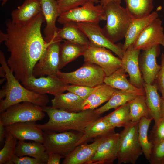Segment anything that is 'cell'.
Instances as JSON below:
<instances>
[{"instance_id": "4fadbf2b", "label": "cell", "mask_w": 164, "mask_h": 164, "mask_svg": "<svg viewBox=\"0 0 164 164\" xmlns=\"http://www.w3.org/2000/svg\"><path fill=\"white\" fill-rule=\"evenodd\" d=\"M22 84L27 89L37 93L49 94L54 96L66 91L69 85L57 76L49 75L37 77L33 75Z\"/></svg>"}, {"instance_id": "4dcf8cb0", "label": "cell", "mask_w": 164, "mask_h": 164, "mask_svg": "<svg viewBox=\"0 0 164 164\" xmlns=\"http://www.w3.org/2000/svg\"><path fill=\"white\" fill-rule=\"evenodd\" d=\"M139 95H141L117 89L107 102L101 107L95 109V111L97 114L101 115L110 109H115L124 105Z\"/></svg>"}, {"instance_id": "8fae6325", "label": "cell", "mask_w": 164, "mask_h": 164, "mask_svg": "<svg viewBox=\"0 0 164 164\" xmlns=\"http://www.w3.org/2000/svg\"><path fill=\"white\" fill-rule=\"evenodd\" d=\"M61 40H56L48 47L35 65L32 75L35 77L57 76L60 68V51Z\"/></svg>"}, {"instance_id": "cb8c5ba5", "label": "cell", "mask_w": 164, "mask_h": 164, "mask_svg": "<svg viewBox=\"0 0 164 164\" xmlns=\"http://www.w3.org/2000/svg\"><path fill=\"white\" fill-rule=\"evenodd\" d=\"M84 101L76 94L68 91L54 96L51 100L52 106L68 112H78L82 111Z\"/></svg>"}, {"instance_id": "11a10c76", "label": "cell", "mask_w": 164, "mask_h": 164, "mask_svg": "<svg viewBox=\"0 0 164 164\" xmlns=\"http://www.w3.org/2000/svg\"></svg>"}, {"instance_id": "836d02e7", "label": "cell", "mask_w": 164, "mask_h": 164, "mask_svg": "<svg viewBox=\"0 0 164 164\" xmlns=\"http://www.w3.org/2000/svg\"><path fill=\"white\" fill-rule=\"evenodd\" d=\"M153 119L142 117L138 122V138L145 159L149 160L153 144L149 140L148 132L149 126Z\"/></svg>"}, {"instance_id": "1f68e13d", "label": "cell", "mask_w": 164, "mask_h": 164, "mask_svg": "<svg viewBox=\"0 0 164 164\" xmlns=\"http://www.w3.org/2000/svg\"><path fill=\"white\" fill-rule=\"evenodd\" d=\"M126 9L133 19L141 18L151 13L153 0H124Z\"/></svg>"}, {"instance_id": "4316f807", "label": "cell", "mask_w": 164, "mask_h": 164, "mask_svg": "<svg viewBox=\"0 0 164 164\" xmlns=\"http://www.w3.org/2000/svg\"><path fill=\"white\" fill-rule=\"evenodd\" d=\"M117 89L104 84L99 87L85 100L82 111L95 109L103 103L108 101Z\"/></svg>"}, {"instance_id": "ee69618b", "label": "cell", "mask_w": 164, "mask_h": 164, "mask_svg": "<svg viewBox=\"0 0 164 164\" xmlns=\"http://www.w3.org/2000/svg\"><path fill=\"white\" fill-rule=\"evenodd\" d=\"M6 130L5 126L0 122V142L2 143L5 139Z\"/></svg>"}, {"instance_id": "44dd1931", "label": "cell", "mask_w": 164, "mask_h": 164, "mask_svg": "<svg viewBox=\"0 0 164 164\" xmlns=\"http://www.w3.org/2000/svg\"><path fill=\"white\" fill-rule=\"evenodd\" d=\"M158 16V12L155 11L145 17L133 19L125 35V41L122 46L123 50L125 51L132 46L143 31Z\"/></svg>"}, {"instance_id": "c3c4849f", "label": "cell", "mask_w": 164, "mask_h": 164, "mask_svg": "<svg viewBox=\"0 0 164 164\" xmlns=\"http://www.w3.org/2000/svg\"><path fill=\"white\" fill-rule=\"evenodd\" d=\"M0 77L2 78H6L5 73L3 67L1 66L0 68Z\"/></svg>"}, {"instance_id": "6da1fadb", "label": "cell", "mask_w": 164, "mask_h": 164, "mask_svg": "<svg viewBox=\"0 0 164 164\" xmlns=\"http://www.w3.org/2000/svg\"><path fill=\"white\" fill-rule=\"evenodd\" d=\"M45 21L41 12L30 21L16 24L5 21L8 39L5 41L10 56L8 65L16 78L22 84L32 75L34 67L51 43H46L41 32Z\"/></svg>"}, {"instance_id": "7402d4cb", "label": "cell", "mask_w": 164, "mask_h": 164, "mask_svg": "<svg viewBox=\"0 0 164 164\" xmlns=\"http://www.w3.org/2000/svg\"><path fill=\"white\" fill-rule=\"evenodd\" d=\"M40 0H25L23 4L12 12V22L15 24L27 22L41 12Z\"/></svg>"}, {"instance_id": "e575fe53", "label": "cell", "mask_w": 164, "mask_h": 164, "mask_svg": "<svg viewBox=\"0 0 164 164\" xmlns=\"http://www.w3.org/2000/svg\"><path fill=\"white\" fill-rule=\"evenodd\" d=\"M129 112V105L128 102L104 117L109 124L114 128L124 127L131 121Z\"/></svg>"}, {"instance_id": "7bdbcfd3", "label": "cell", "mask_w": 164, "mask_h": 164, "mask_svg": "<svg viewBox=\"0 0 164 164\" xmlns=\"http://www.w3.org/2000/svg\"><path fill=\"white\" fill-rule=\"evenodd\" d=\"M48 159L46 164H60L61 159L64 157L61 155L54 152L48 154Z\"/></svg>"}, {"instance_id": "f5cc1de1", "label": "cell", "mask_w": 164, "mask_h": 164, "mask_svg": "<svg viewBox=\"0 0 164 164\" xmlns=\"http://www.w3.org/2000/svg\"><path fill=\"white\" fill-rule=\"evenodd\" d=\"M163 164H164V163H163Z\"/></svg>"}, {"instance_id": "9c48e42d", "label": "cell", "mask_w": 164, "mask_h": 164, "mask_svg": "<svg viewBox=\"0 0 164 164\" xmlns=\"http://www.w3.org/2000/svg\"><path fill=\"white\" fill-rule=\"evenodd\" d=\"M104 7L100 4L95 5L92 2L61 13L58 22L63 25L68 22H94L99 23L101 20L106 21Z\"/></svg>"}, {"instance_id": "74e56055", "label": "cell", "mask_w": 164, "mask_h": 164, "mask_svg": "<svg viewBox=\"0 0 164 164\" xmlns=\"http://www.w3.org/2000/svg\"><path fill=\"white\" fill-rule=\"evenodd\" d=\"M149 137L152 144L164 140V116L154 124Z\"/></svg>"}, {"instance_id": "8d00e7d4", "label": "cell", "mask_w": 164, "mask_h": 164, "mask_svg": "<svg viewBox=\"0 0 164 164\" xmlns=\"http://www.w3.org/2000/svg\"><path fill=\"white\" fill-rule=\"evenodd\" d=\"M151 164H163L164 140L153 144L149 160Z\"/></svg>"}, {"instance_id": "f35d334b", "label": "cell", "mask_w": 164, "mask_h": 164, "mask_svg": "<svg viewBox=\"0 0 164 164\" xmlns=\"http://www.w3.org/2000/svg\"><path fill=\"white\" fill-rule=\"evenodd\" d=\"M57 1L60 14L92 2L91 0H57Z\"/></svg>"}, {"instance_id": "f6af8a7d", "label": "cell", "mask_w": 164, "mask_h": 164, "mask_svg": "<svg viewBox=\"0 0 164 164\" xmlns=\"http://www.w3.org/2000/svg\"><path fill=\"white\" fill-rule=\"evenodd\" d=\"M100 4L103 7L105 6L108 3L111 2H114L120 4L121 2V0H99Z\"/></svg>"}, {"instance_id": "7dc6e473", "label": "cell", "mask_w": 164, "mask_h": 164, "mask_svg": "<svg viewBox=\"0 0 164 164\" xmlns=\"http://www.w3.org/2000/svg\"><path fill=\"white\" fill-rule=\"evenodd\" d=\"M161 111L162 116H164V98L161 97Z\"/></svg>"}, {"instance_id": "83f0119b", "label": "cell", "mask_w": 164, "mask_h": 164, "mask_svg": "<svg viewBox=\"0 0 164 164\" xmlns=\"http://www.w3.org/2000/svg\"><path fill=\"white\" fill-rule=\"evenodd\" d=\"M146 102L152 117L156 124L162 117L161 111V99L155 82L152 84L143 83Z\"/></svg>"}, {"instance_id": "277c9868", "label": "cell", "mask_w": 164, "mask_h": 164, "mask_svg": "<svg viewBox=\"0 0 164 164\" xmlns=\"http://www.w3.org/2000/svg\"><path fill=\"white\" fill-rule=\"evenodd\" d=\"M104 7L107 23L102 30L107 37L115 43L125 37L133 19L126 8L116 2H110Z\"/></svg>"}, {"instance_id": "b9f144b4", "label": "cell", "mask_w": 164, "mask_h": 164, "mask_svg": "<svg viewBox=\"0 0 164 164\" xmlns=\"http://www.w3.org/2000/svg\"><path fill=\"white\" fill-rule=\"evenodd\" d=\"M161 67L159 71L155 82L157 84L158 90L161 93L162 97L164 98V54L161 56Z\"/></svg>"}, {"instance_id": "9a60e30c", "label": "cell", "mask_w": 164, "mask_h": 164, "mask_svg": "<svg viewBox=\"0 0 164 164\" xmlns=\"http://www.w3.org/2000/svg\"><path fill=\"white\" fill-rule=\"evenodd\" d=\"M158 18L154 20L142 32L132 46L136 50H143L162 45L164 47L163 28Z\"/></svg>"}, {"instance_id": "60d3db41", "label": "cell", "mask_w": 164, "mask_h": 164, "mask_svg": "<svg viewBox=\"0 0 164 164\" xmlns=\"http://www.w3.org/2000/svg\"><path fill=\"white\" fill-rule=\"evenodd\" d=\"M11 164H44L42 161L27 156L21 157L15 155L11 161Z\"/></svg>"}, {"instance_id": "ab89813d", "label": "cell", "mask_w": 164, "mask_h": 164, "mask_svg": "<svg viewBox=\"0 0 164 164\" xmlns=\"http://www.w3.org/2000/svg\"><path fill=\"white\" fill-rule=\"evenodd\" d=\"M99 85L91 87L84 86L69 85L67 88L66 91L76 94L84 100L99 87Z\"/></svg>"}, {"instance_id": "d590c367", "label": "cell", "mask_w": 164, "mask_h": 164, "mask_svg": "<svg viewBox=\"0 0 164 164\" xmlns=\"http://www.w3.org/2000/svg\"><path fill=\"white\" fill-rule=\"evenodd\" d=\"M18 141L16 138L6 130L4 145L0 151V164H11Z\"/></svg>"}, {"instance_id": "db71d44e", "label": "cell", "mask_w": 164, "mask_h": 164, "mask_svg": "<svg viewBox=\"0 0 164 164\" xmlns=\"http://www.w3.org/2000/svg\"></svg>"}, {"instance_id": "f1b7e54d", "label": "cell", "mask_w": 164, "mask_h": 164, "mask_svg": "<svg viewBox=\"0 0 164 164\" xmlns=\"http://www.w3.org/2000/svg\"><path fill=\"white\" fill-rule=\"evenodd\" d=\"M104 117L99 118L88 125L76 144L77 145L85 143L94 138L105 135L114 130Z\"/></svg>"}, {"instance_id": "5b68a950", "label": "cell", "mask_w": 164, "mask_h": 164, "mask_svg": "<svg viewBox=\"0 0 164 164\" xmlns=\"http://www.w3.org/2000/svg\"><path fill=\"white\" fill-rule=\"evenodd\" d=\"M120 134L118 164L136 163L143 153L138 138V122L131 121Z\"/></svg>"}, {"instance_id": "f546056e", "label": "cell", "mask_w": 164, "mask_h": 164, "mask_svg": "<svg viewBox=\"0 0 164 164\" xmlns=\"http://www.w3.org/2000/svg\"><path fill=\"white\" fill-rule=\"evenodd\" d=\"M88 46L83 45L65 40L61 43L60 51V68L83 56Z\"/></svg>"}, {"instance_id": "7a4b0ae2", "label": "cell", "mask_w": 164, "mask_h": 164, "mask_svg": "<svg viewBox=\"0 0 164 164\" xmlns=\"http://www.w3.org/2000/svg\"><path fill=\"white\" fill-rule=\"evenodd\" d=\"M48 115V121L38 126L43 131L61 132L73 130L83 133L86 127L99 118L95 109H88L77 112H68L52 106L42 107Z\"/></svg>"}, {"instance_id": "30bf717a", "label": "cell", "mask_w": 164, "mask_h": 164, "mask_svg": "<svg viewBox=\"0 0 164 164\" xmlns=\"http://www.w3.org/2000/svg\"><path fill=\"white\" fill-rule=\"evenodd\" d=\"M84 62L94 63L101 67L108 76L121 67V60L104 47L88 46L83 55Z\"/></svg>"}, {"instance_id": "681fc988", "label": "cell", "mask_w": 164, "mask_h": 164, "mask_svg": "<svg viewBox=\"0 0 164 164\" xmlns=\"http://www.w3.org/2000/svg\"><path fill=\"white\" fill-rule=\"evenodd\" d=\"M91 2L94 4L98 3L100 2L99 0H91Z\"/></svg>"}, {"instance_id": "e0dca14e", "label": "cell", "mask_w": 164, "mask_h": 164, "mask_svg": "<svg viewBox=\"0 0 164 164\" xmlns=\"http://www.w3.org/2000/svg\"><path fill=\"white\" fill-rule=\"evenodd\" d=\"M140 50L134 49L132 46L125 51L121 58V67L129 76L130 82L134 86L143 89L144 82L140 70L139 58Z\"/></svg>"}, {"instance_id": "5bb4252c", "label": "cell", "mask_w": 164, "mask_h": 164, "mask_svg": "<svg viewBox=\"0 0 164 164\" xmlns=\"http://www.w3.org/2000/svg\"><path fill=\"white\" fill-rule=\"evenodd\" d=\"M119 137L114 130L107 134L88 164H112L117 159Z\"/></svg>"}, {"instance_id": "d6a6232c", "label": "cell", "mask_w": 164, "mask_h": 164, "mask_svg": "<svg viewBox=\"0 0 164 164\" xmlns=\"http://www.w3.org/2000/svg\"><path fill=\"white\" fill-rule=\"evenodd\" d=\"M128 103L131 121L138 122L143 117L152 118L146 103L145 94L137 96Z\"/></svg>"}, {"instance_id": "ba28073f", "label": "cell", "mask_w": 164, "mask_h": 164, "mask_svg": "<svg viewBox=\"0 0 164 164\" xmlns=\"http://www.w3.org/2000/svg\"><path fill=\"white\" fill-rule=\"evenodd\" d=\"M73 130L61 132L43 131V144L46 152L58 153L64 157L76 146L83 133Z\"/></svg>"}, {"instance_id": "2e32d148", "label": "cell", "mask_w": 164, "mask_h": 164, "mask_svg": "<svg viewBox=\"0 0 164 164\" xmlns=\"http://www.w3.org/2000/svg\"><path fill=\"white\" fill-rule=\"evenodd\" d=\"M159 45L142 50L139 58L140 71L144 82L152 84L155 81L161 66L156 62L160 53Z\"/></svg>"}, {"instance_id": "3957f363", "label": "cell", "mask_w": 164, "mask_h": 164, "mask_svg": "<svg viewBox=\"0 0 164 164\" xmlns=\"http://www.w3.org/2000/svg\"><path fill=\"white\" fill-rule=\"evenodd\" d=\"M0 63L5 71L7 81L4 87L5 97L4 99L0 100V113L12 105L25 102L41 107L46 106L49 101L47 95L37 93L22 86L9 67L4 53L1 50Z\"/></svg>"}, {"instance_id": "d6986e66", "label": "cell", "mask_w": 164, "mask_h": 164, "mask_svg": "<svg viewBox=\"0 0 164 164\" xmlns=\"http://www.w3.org/2000/svg\"><path fill=\"white\" fill-rule=\"evenodd\" d=\"M5 128L18 140L43 142V131L38 126L36 121L17 123L5 126Z\"/></svg>"}, {"instance_id": "f907efd6", "label": "cell", "mask_w": 164, "mask_h": 164, "mask_svg": "<svg viewBox=\"0 0 164 164\" xmlns=\"http://www.w3.org/2000/svg\"><path fill=\"white\" fill-rule=\"evenodd\" d=\"M8 0H4L2 2V5H4Z\"/></svg>"}, {"instance_id": "8992f818", "label": "cell", "mask_w": 164, "mask_h": 164, "mask_svg": "<svg viewBox=\"0 0 164 164\" xmlns=\"http://www.w3.org/2000/svg\"><path fill=\"white\" fill-rule=\"evenodd\" d=\"M57 76L67 84L91 87L103 84L106 76L99 66L85 61L81 67L75 71L68 73L60 71Z\"/></svg>"}, {"instance_id": "603a6c76", "label": "cell", "mask_w": 164, "mask_h": 164, "mask_svg": "<svg viewBox=\"0 0 164 164\" xmlns=\"http://www.w3.org/2000/svg\"><path fill=\"white\" fill-rule=\"evenodd\" d=\"M63 27L58 28L56 40L64 39L78 44L89 46V41L84 33L78 28L76 22H68L63 24Z\"/></svg>"}, {"instance_id": "7c38bea8", "label": "cell", "mask_w": 164, "mask_h": 164, "mask_svg": "<svg viewBox=\"0 0 164 164\" xmlns=\"http://www.w3.org/2000/svg\"><path fill=\"white\" fill-rule=\"evenodd\" d=\"M78 28L84 33L89 39L90 46L104 47L114 52L121 59L125 51L123 45L116 44L105 35L99 23L94 22L76 23Z\"/></svg>"}, {"instance_id": "bcb514c9", "label": "cell", "mask_w": 164, "mask_h": 164, "mask_svg": "<svg viewBox=\"0 0 164 164\" xmlns=\"http://www.w3.org/2000/svg\"><path fill=\"white\" fill-rule=\"evenodd\" d=\"M8 34L7 33H4L2 31L0 32V43H2L3 41H5L8 39Z\"/></svg>"}, {"instance_id": "52a82bcc", "label": "cell", "mask_w": 164, "mask_h": 164, "mask_svg": "<svg viewBox=\"0 0 164 164\" xmlns=\"http://www.w3.org/2000/svg\"><path fill=\"white\" fill-rule=\"evenodd\" d=\"M42 107L28 102L12 105L1 112L0 122L5 126L14 123L43 119L45 114Z\"/></svg>"}, {"instance_id": "ac0fdd59", "label": "cell", "mask_w": 164, "mask_h": 164, "mask_svg": "<svg viewBox=\"0 0 164 164\" xmlns=\"http://www.w3.org/2000/svg\"><path fill=\"white\" fill-rule=\"evenodd\" d=\"M107 134L96 138L91 144L85 143L77 146L64 157L62 163L88 164Z\"/></svg>"}, {"instance_id": "484cf974", "label": "cell", "mask_w": 164, "mask_h": 164, "mask_svg": "<svg viewBox=\"0 0 164 164\" xmlns=\"http://www.w3.org/2000/svg\"><path fill=\"white\" fill-rule=\"evenodd\" d=\"M126 73L121 67L111 75L106 76L104 80V83L117 89L145 95L143 89L136 87L128 80L127 79L128 75Z\"/></svg>"}, {"instance_id": "816d5d0a", "label": "cell", "mask_w": 164, "mask_h": 164, "mask_svg": "<svg viewBox=\"0 0 164 164\" xmlns=\"http://www.w3.org/2000/svg\"><path fill=\"white\" fill-rule=\"evenodd\" d=\"M2 0V1H3L4 0Z\"/></svg>"}, {"instance_id": "d4e9b609", "label": "cell", "mask_w": 164, "mask_h": 164, "mask_svg": "<svg viewBox=\"0 0 164 164\" xmlns=\"http://www.w3.org/2000/svg\"><path fill=\"white\" fill-rule=\"evenodd\" d=\"M15 155L19 157H31L42 161L44 164H47L48 159V154L43 144L35 141L27 142L24 140H18Z\"/></svg>"}, {"instance_id": "ffe728a7", "label": "cell", "mask_w": 164, "mask_h": 164, "mask_svg": "<svg viewBox=\"0 0 164 164\" xmlns=\"http://www.w3.org/2000/svg\"><path fill=\"white\" fill-rule=\"evenodd\" d=\"M42 12L46 22L44 30V39L47 43L55 40L58 29L56 25V20L60 13L57 0H40Z\"/></svg>"}]
</instances>
